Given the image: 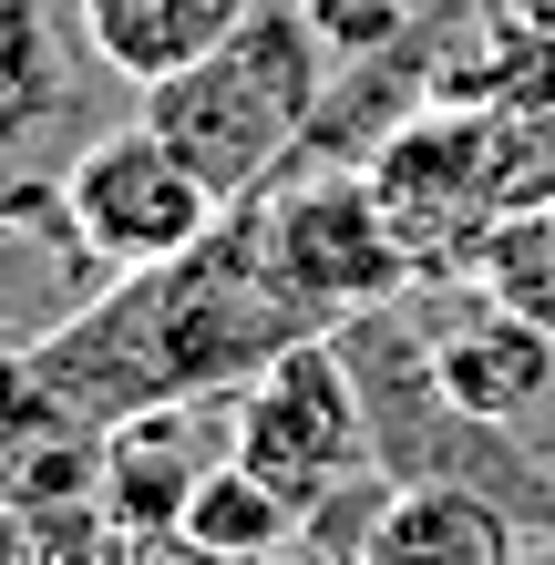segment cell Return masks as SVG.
Returning <instances> with one entry per match:
<instances>
[{
	"label": "cell",
	"mask_w": 555,
	"mask_h": 565,
	"mask_svg": "<svg viewBox=\"0 0 555 565\" xmlns=\"http://www.w3.org/2000/svg\"><path fill=\"white\" fill-rule=\"evenodd\" d=\"M463 268L483 298H504V309H525L555 329V195H525V206H504L483 237L463 247Z\"/></svg>",
	"instance_id": "cell-10"
},
{
	"label": "cell",
	"mask_w": 555,
	"mask_h": 565,
	"mask_svg": "<svg viewBox=\"0 0 555 565\" xmlns=\"http://www.w3.org/2000/svg\"><path fill=\"white\" fill-rule=\"evenodd\" d=\"M299 11L319 21V42H340V52H391L402 42V0H299Z\"/></svg>",
	"instance_id": "cell-12"
},
{
	"label": "cell",
	"mask_w": 555,
	"mask_h": 565,
	"mask_svg": "<svg viewBox=\"0 0 555 565\" xmlns=\"http://www.w3.org/2000/svg\"><path fill=\"white\" fill-rule=\"evenodd\" d=\"M52 104H62V62H52L42 0H0V135L42 124Z\"/></svg>",
	"instance_id": "cell-11"
},
{
	"label": "cell",
	"mask_w": 555,
	"mask_h": 565,
	"mask_svg": "<svg viewBox=\"0 0 555 565\" xmlns=\"http://www.w3.org/2000/svg\"><path fill=\"white\" fill-rule=\"evenodd\" d=\"M421 340H433L442 402H463L483 422H525L545 402V381H555V329L525 319V309H504V298H483V288H473V309L433 319Z\"/></svg>",
	"instance_id": "cell-5"
},
{
	"label": "cell",
	"mask_w": 555,
	"mask_h": 565,
	"mask_svg": "<svg viewBox=\"0 0 555 565\" xmlns=\"http://www.w3.org/2000/svg\"><path fill=\"white\" fill-rule=\"evenodd\" d=\"M237 462L268 473L299 514H319L350 473H371V412H361V371L350 350L319 329V340L278 350L268 371L237 391Z\"/></svg>",
	"instance_id": "cell-3"
},
{
	"label": "cell",
	"mask_w": 555,
	"mask_h": 565,
	"mask_svg": "<svg viewBox=\"0 0 555 565\" xmlns=\"http://www.w3.org/2000/svg\"><path fill=\"white\" fill-rule=\"evenodd\" d=\"M247 11L257 0H83V42L104 73H124L145 93V83L185 73V62H206Z\"/></svg>",
	"instance_id": "cell-8"
},
{
	"label": "cell",
	"mask_w": 555,
	"mask_h": 565,
	"mask_svg": "<svg viewBox=\"0 0 555 565\" xmlns=\"http://www.w3.org/2000/svg\"><path fill=\"white\" fill-rule=\"evenodd\" d=\"M299 504L268 483V473H247L237 452L226 462H206V483H195V504H185V535L206 545V555H226V565H268V555H288L299 545Z\"/></svg>",
	"instance_id": "cell-9"
},
{
	"label": "cell",
	"mask_w": 555,
	"mask_h": 565,
	"mask_svg": "<svg viewBox=\"0 0 555 565\" xmlns=\"http://www.w3.org/2000/svg\"><path fill=\"white\" fill-rule=\"evenodd\" d=\"M268 565H350V555H340V545H319L309 524H299V545H288V555H268Z\"/></svg>",
	"instance_id": "cell-15"
},
{
	"label": "cell",
	"mask_w": 555,
	"mask_h": 565,
	"mask_svg": "<svg viewBox=\"0 0 555 565\" xmlns=\"http://www.w3.org/2000/svg\"><path fill=\"white\" fill-rule=\"evenodd\" d=\"M319 52L330 42H319V21L299 11V0H257L206 62L145 83V124L226 195V206H237V195H268L288 164L309 154Z\"/></svg>",
	"instance_id": "cell-2"
},
{
	"label": "cell",
	"mask_w": 555,
	"mask_h": 565,
	"mask_svg": "<svg viewBox=\"0 0 555 565\" xmlns=\"http://www.w3.org/2000/svg\"><path fill=\"white\" fill-rule=\"evenodd\" d=\"M73 237L93 268H154V257H185L195 237H216L226 195L195 175V164L154 135V124H124V135H93L73 154Z\"/></svg>",
	"instance_id": "cell-4"
},
{
	"label": "cell",
	"mask_w": 555,
	"mask_h": 565,
	"mask_svg": "<svg viewBox=\"0 0 555 565\" xmlns=\"http://www.w3.org/2000/svg\"><path fill=\"white\" fill-rule=\"evenodd\" d=\"M319 329H340V319L288 268L278 206L237 195L216 216V237H195L185 257H154V268H114L104 298H83L62 329L21 340L31 431H114L124 412L247 391L278 350L319 340Z\"/></svg>",
	"instance_id": "cell-1"
},
{
	"label": "cell",
	"mask_w": 555,
	"mask_h": 565,
	"mask_svg": "<svg viewBox=\"0 0 555 565\" xmlns=\"http://www.w3.org/2000/svg\"><path fill=\"white\" fill-rule=\"evenodd\" d=\"M195 483H206V452H195V431H185V402L124 412L104 431V483H93V504H104L124 535H185Z\"/></svg>",
	"instance_id": "cell-7"
},
{
	"label": "cell",
	"mask_w": 555,
	"mask_h": 565,
	"mask_svg": "<svg viewBox=\"0 0 555 565\" xmlns=\"http://www.w3.org/2000/svg\"><path fill=\"white\" fill-rule=\"evenodd\" d=\"M0 565H42V535H31V514L0 493Z\"/></svg>",
	"instance_id": "cell-13"
},
{
	"label": "cell",
	"mask_w": 555,
	"mask_h": 565,
	"mask_svg": "<svg viewBox=\"0 0 555 565\" xmlns=\"http://www.w3.org/2000/svg\"><path fill=\"white\" fill-rule=\"evenodd\" d=\"M135 565H226V555H206L195 535H135Z\"/></svg>",
	"instance_id": "cell-14"
},
{
	"label": "cell",
	"mask_w": 555,
	"mask_h": 565,
	"mask_svg": "<svg viewBox=\"0 0 555 565\" xmlns=\"http://www.w3.org/2000/svg\"><path fill=\"white\" fill-rule=\"evenodd\" d=\"M514 535L525 524L473 483H391L350 565H514Z\"/></svg>",
	"instance_id": "cell-6"
}]
</instances>
